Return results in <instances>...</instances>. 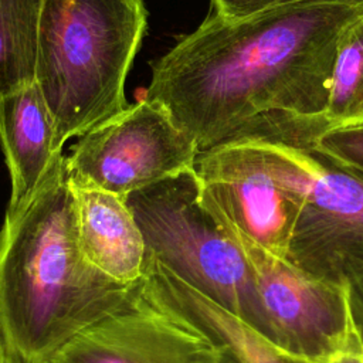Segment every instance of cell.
I'll list each match as a JSON object with an SVG mask.
<instances>
[{
    "label": "cell",
    "mask_w": 363,
    "mask_h": 363,
    "mask_svg": "<svg viewBox=\"0 0 363 363\" xmlns=\"http://www.w3.org/2000/svg\"><path fill=\"white\" fill-rule=\"evenodd\" d=\"M360 16L363 0L301 1L244 18L213 11L155 62L143 96L199 152L271 118L323 121L337 44Z\"/></svg>",
    "instance_id": "obj_1"
},
{
    "label": "cell",
    "mask_w": 363,
    "mask_h": 363,
    "mask_svg": "<svg viewBox=\"0 0 363 363\" xmlns=\"http://www.w3.org/2000/svg\"><path fill=\"white\" fill-rule=\"evenodd\" d=\"M142 282L111 281L85 258L77 234L67 156L0 230V333L7 363H47L105 316L135 306Z\"/></svg>",
    "instance_id": "obj_2"
},
{
    "label": "cell",
    "mask_w": 363,
    "mask_h": 363,
    "mask_svg": "<svg viewBox=\"0 0 363 363\" xmlns=\"http://www.w3.org/2000/svg\"><path fill=\"white\" fill-rule=\"evenodd\" d=\"M146 26L143 0H43L35 85L57 149L129 106L125 81Z\"/></svg>",
    "instance_id": "obj_3"
},
{
    "label": "cell",
    "mask_w": 363,
    "mask_h": 363,
    "mask_svg": "<svg viewBox=\"0 0 363 363\" xmlns=\"http://www.w3.org/2000/svg\"><path fill=\"white\" fill-rule=\"evenodd\" d=\"M125 199L142 230L147 259L160 264L271 342L269 323L247 259L203 201L194 169Z\"/></svg>",
    "instance_id": "obj_4"
},
{
    "label": "cell",
    "mask_w": 363,
    "mask_h": 363,
    "mask_svg": "<svg viewBox=\"0 0 363 363\" xmlns=\"http://www.w3.org/2000/svg\"><path fill=\"white\" fill-rule=\"evenodd\" d=\"M275 173L299 196L288 259L336 285L363 275V170L311 146L258 138Z\"/></svg>",
    "instance_id": "obj_5"
},
{
    "label": "cell",
    "mask_w": 363,
    "mask_h": 363,
    "mask_svg": "<svg viewBox=\"0 0 363 363\" xmlns=\"http://www.w3.org/2000/svg\"><path fill=\"white\" fill-rule=\"evenodd\" d=\"M199 149L164 108L142 96L78 138L67 156L68 180L118 196L194 169Z\"/></svg>",
    "instance_id": "obj_6"
},
{
    "label": "cell",
    "mask_w": 363,
    "mask_h": 363,
    "mask_svg": "<svg viewBox=\"0 0 363 363\" xmlns=\"http://www.w3.org/2000/svg\"><path fill=\"white\" fill-rule=\"evenodd\" d=\"M216 217L247 259L272 345L296 360H315L339 347L354 328L347 285L308 274Z\"/></svg>",
    "instance_id": "obj_7"
},
{
    "label": "cell",
    "mask_w": 363,
    "mask_h": 363,
    "mask_svg": "<svg viewBox=\"0 0 363 363\" xmlns=\"http://www.w3.org/2000/svg\"><path fill=\"white\" fill-rule=\"evenodd\" d=\"M194 172L211 211L265 250L288 258L301 196L277 176L257 138L199 152Z\"/></svg>",
    "instance_id": "obj_8"
},
{
    "label": "cell",
    "mask_w": 363,
    "mask_h": 363,
    "mask_svg": "<svg viewBox=\"0 0 363 363\" xmlns=\"http://www.w3.org/2000/svg\"><path fill=\"white\" fill-rule=\"evenodd\" d=\"M221 357L206 336L142 298L81 330L47 363H218Z\"/></svg>",
    "instance_id": "obj_9"
},
{
    "label": "cell",
    "mask_w": 363,
    "mask_h": 363,
    "mask_svg": "<svg viewBox=\"0 0 363 363\" xmlns=\"http://www.w3.org/2000/svg\"><path fill=\"white\" fill-rule=\"evenodd\" d=\"M142 298L200 332L234 363H294L242 319L150 259L142 279Z\"/></svg>",
    "instance_id": "obj_10"
},
{
    "label": "cell",
    "mask_w": 363,
    "mask_h": 363,
    "mask_svg": "<svg viewBox=\"0 0 363 363\" xmlns=\"http://www.w3.org/2000/svg\"><path fill=\"white\" fill-rule=\"evenodd\" d=\"M69 189L78 241L86 261L113 282L140 284L147 252L142 230L126 199L71 182Z\"/></svg>",
    "instance_id": "obj_11"
},
{
    "label": "cell",
    "mask_w": 363,
    "mask_h": 363,
    "mask_svg": "<svg viewBox=\"0 0 363 363\" xmlns=\"http://www.w3.org/2000/svg\"><path fill=\"white\" fill-rule=\"evenodd\" d=\"M0 143L10 174L9 210L28 199L62 150L48 106L34 84L0 96Z\"/></svg>",
    "instance_id": "obj_12"
},
{
    "label": "cell",
    "mask_w": 363,
    "mask_h": 363,
    "mask_svg": "<svg viewBox=\"0 0 363 363\" xmlns=\"http://www.w3.org/2000/svg\"><path fill=\"white\" fill-rule=\"evenodd\" d=\"M43 0H0V96L35 82Z\"/></svg>",
    "instance_id": "obj_13"
},
{
    "label": "cell",
    "mask_w": 363,
    "mask_h": 363,
    "mask_svg": "<svg viewBox=\"0 0 363 363\" xmlns=\"http://www.w3.org/2000/svg\"><path fill=\"white\" fill-rule=\"evenodd\" d=\"M323 121L328 129L363 123V16L337 44Z\"/></svg>",
    "instance_id": "obj_14"
},
{
    "label": "cell",
    "mask_w": 363,
    "mask_h": 363,
    "mask_svg": "<svg viewBox=\"0 0 363 363\" xmlns=\"http://www.w3.org/2000/svg\"><path fill=\"white\" fill-rule=\"evenodd\" d=\"M309 146L333 162L363 170V123L328 129Z\"/></svg>",
    "instance_id": "obj_15"
},
{
    "label": "cell",
    "mask_w": 363,
    "mask_h": 363,
    "mask_svg": "<svg viewBox=\"0 0 363 363\" xmlns=\"http://www.w3.org/2000/svg\"><path fill=\"white\" fill-rule=\"evenodd\" d=\"M312 0H213V11L225 18H244L255 13Z\"/></svg>",
    "instance_id": "obj_16"
},
{
    "label": "cell",
    "mask_w": 363,
    "mask_h": 363,
    "mask_svg": "<svg viewBox=\"0 0 363 363\" xmlns=\"http://www.w3.org/2000/svg\"><path fill=\"white\" fill-rule=\"evenodd\" d=\"M289 360L294 363H363V339L354 325L345 342L330 353L315 360Z\"/></svg>",
    "instance_id": "obj_17"
},
{
    "label": "cell",
    "mask_w": 363,
    "mask_h": 363,
    "mask_svg": "<svg viewBox=\"0 0 363 363\" xmlns=\"http://www.w3.org/2000/svg\"><path fill=\"white\" fill-rule=\"evenodd\" d=\"M347 295L353 322L363 339V275L347 285Z\"/></svg>",
    "instance_id": "obj_18"
},
{
    "label": "cell",
    "mask_w": 363,
    "mask_h": 363,
    "mask_svg": "<svg viewBox=\"0 0 363 363\" xmlns=\"http://www.w3.org/2000/svg\"><path fill=\"white\" fill-rule=\"evenodd\" d=\"M0 363H7L6 354H4V347H3V340H1V333H0Z\"/></svg>",
    "instance_id": "obj_19"
},
{
    "label": "cell",
    "mask_w": 363,
    "mask_h": 363,
    "mask_svg": "<svg viewBox=\"0 0 363 363\" xmlns=\"http://www.w3.org/2000/svg\"><path fill=\"white\" fill-rule=\"evenodd\" d=\"M221 354H223V353H221ZM218 363H234V362H233V360H230L228 357H225V356L223 354V357H221V360H220Z\"/></svg>",
    "instance_id": "obj_20"
}]
</instances>
